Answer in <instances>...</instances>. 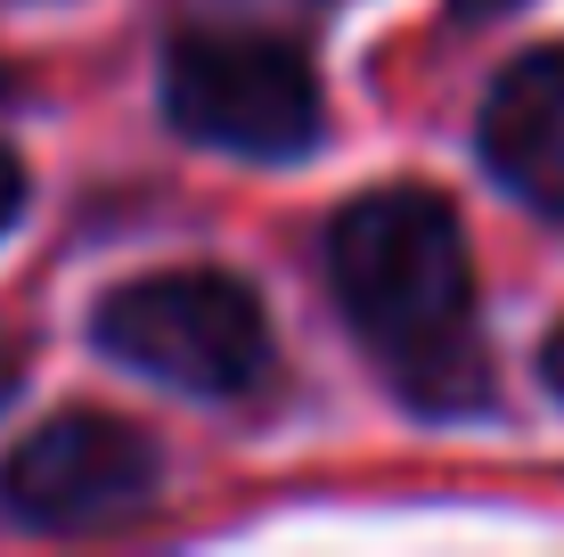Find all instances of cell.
Instances as JSON below:
<instances>
[{
    "label": "cell",
    "mask_w": 564,
    "mask_h": 557,
    "mask_svg": "<svg viewBox=\"0 0 564 557\" xmlns=\"http://www.w3.org/2000/svg\"><path fill=\"white\" fill-rule=\"evenodd\" d=\"M352 329L384 353L401 394L425 410H466L482 394V336H475V255L458 214L434 189H368L327 229Z\"/></svg>",
    "instance_id": "6da1fadb"
},
{
    "label": "cell",
    "mask_w": 564,
    "mask_h": 557,
    "mask_svg": "<svg viewBox=\"0 0 564 557\" xmlns=\"http://www.w3.org/2000/svg\"><path fill=\"white\" fill-rule=\"evenodd\" d=\"M90 344L181 394H246L270 369L262 296L238 271H155L90 312Z\"/></svg>",
    "instance_id": "7a4b0ae2"
},
{
    "label": "cell",
    "mask_w": 564,
    "mask_h": 557,
    "mask_svg": "<svg viewBox=\"0 0 564 557\" xmlns=\"http://www.w3.org/2000/svg\"><path fill=\"white\" fill-rule=\"evenodd\" d=\"M164 115L197 148L246 164H286L303 148H319L327 107L319 74L303 50L262 42V33H188L164 50Z\"/></svg>",
    "instance_id": "3957f363"
},
{
    "label": "cell",
    "mask_w": 564,
    "mask_h": 557,
    "mask_svg": "<svg viewBox=\"0 0 564 557\" xmlns=\"http://www.w3.org/2000/svg\"><path fill=\"white\" fill-rule=\"evenodd\" d=\"M164 451L131 418L107 410H57L0 459V508L33 533H99L115 516L148 508Z\"/></svg>",
    "instance_id": "277c9868"
},
{
    "label": "cell",
    "mask_w": 564,
    "mask_h": 557,
    "mask_svg": "<svg viewBox=\"0 0 564 557\" xmlns=\"http://www.w3.org/2000/svg\"><path fill=\"white\" fill-rule=\"evenodd\" d=\"M482 164L516 205L564 222V50H532L482 99Z\"/></svg>",
    "instance_id": "5b68a950"
},
{
    "label": "cell",
    "mask_w": 564,
    "mask_h": 557,
    "mask_svg": "<svg viewBox=\"0 0 564 557\" xmlns=\"http://www.w3.org/2000/svg\"><path fill=\"white\" fill-rule=\"evenodd\" d=\"M17 214H25V164H17L9 148H0V229H9Z\"/></svg>",
    "instance_id": "8992f818"
},
{
    "label": "cell",
    "mask_w": 564,
    "mask_h": 557,
    "mask_svg": "<svg viewBox=\"0 0 564 557\" xmlns=\"http://www.w3.org/2000/svg\"><path fill=\"white\" fill-rule=\"evenodd\" d=\"M540 386H549V394L564 401V320L549 329V344H540Z\"/></svg>",
    "instance_id": "52a82bcc"
},
{
    "label": "cell",
    "mask_w": 564,
    "mask_h": 557,
    "mask_svg": "<svg viewBox=\"0 0 564 557\" xmlns=\"http://www.w3.org/2000/svg\"><path fill=\"white\" fill-rule=\"evenodd\" d=\"M491 9H516V0H458V17H491Z\"/></svg>",
    "instance_id": "ba28073f"
}]
</instances>
